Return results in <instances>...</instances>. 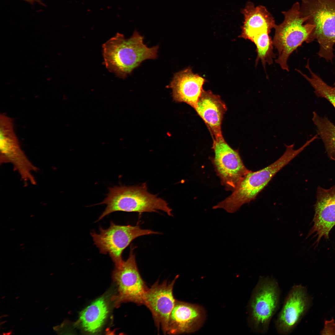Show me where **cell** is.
<instances>
[{
    "instance_id": "obj_1",
    "label": "cell",
    "mask_w": 335,
    "mask_h": 335,
    "mask_svg": "<svg viewBox=\"0 0 335 335\" xmlns=\"http://www.w3.org/2000/svg\"><path fill=\"white\" fill-rule=\"evenodd\" d=\"M144 38L135 30L128 39L118 33L105 43L103 54L107 69L124 78L144 61L156 59L159 46L149 47L144 43Z\"/></svg>"
},
{
    "instance_id": "obj_2",
    "label": "cell",
    "mask_w": 335,
    "mask_h": 335,
    "mask_svg": "<svg viewBox=\"0 0 335 335\" xmlns=\"http://www.w3.org/2000/svg\"><path fill=\"white\" fill-rule=\"evenodd\" d=\"M294 145L285 144L286 149L284 153L271 164L256 172L250 171L232 194L215 206L214 208H222L228 212L233 213L244 203L255 199L274 176L308 145L306 142L299 148L294 150Z\"/></svg>"
},
{
    "instance_id": "obj_3",
    "label": "cell",
    "mask_w": 335,
    "mask_h": 335,
    "mask_svg": "<svg viewBox=\"0 0 335 335\" xmlns=\"http://www.w3.org/2000/svg\"><path fill=\"white\" fill-rule=\"evenodd\" d=\"M106 198L99 204H104L105 209L97 221L115 212H157L161 210L172 216L168 204L156 195L150 193L145 183L132 186H114L109 189Z\"/></svg>"
},
{
    "instance_id": "obj_4",
    "label": "cell",
    "mask_w": 335,
    "mask_h": 335,
    "mask_svg": "<svg viewBox=\"0 0 335 335\" xmlns=\"http://www.w3.org/2000/svg\"><path fill=\"white\" fill-rule=\"evenodd\" d=\"M300 13L314 28L306 42L316 39L321 57L332 61L335 44V0H301Z\"/></svg>"
},
{
    "instance_id": "obj_5",
    "label": "cell",
    "mask_w": 335,
    "mask_h": 335,
    "mask_svg": "<svg viewBox=\"0 0 335 335\" xmlns=\"http://www.w3.org/2000/svg\"><path fill=\"white\" fill-rule=\"evenodd\" d=\"M281 291L278 281L269 276H260L248 306V323L258 334L267 333L271 320L278 310Z\"/></svg>"
},
{
    "instance_id": "obj_6",
    "label": "cell",
    "mask_w": 335,
    "mask_h": 335,
    "mask_svg": "<svg viewBox=\"0 0 335 335\" xmlns=\"http://www.w3.org/2000/svg\"><path fill=\"white\" fill-rule=\"evenodd\" d=\"M300 5L298 2L294 3L291 8L282 13L284 16L283 22L276 25L272 40L279 56L275 60L281 68L289 71L288 58L294 50L305 41L306 42L314 26L304 24L305 18L300 15Z\"/></svg>"
},
{
    "instance_id": "obj_7",
    "label": "cell",
    "mask_w": 335,
    "mask_h": 335,
    "mask_svg": "<svg viewBox=\"0 0 335 335\" xmlns=\"http://www.w3.org/2000/svg\"><path fill=\"white\" fill-rule=\"evenodd\" d=\"M98 234L94 231L91 233L94 244L99 248L100 253L109 254L115 265L123 261V251L134 239L143 235L159 234L151 230L141 229L138 226L119 225L112 221L108 228L104 229L100 226Z\"/></svg>"
},
{
    "instance_id": "obj_8",
    "label": "cell",
    "mask_w": 335,
    "mask_h": 335,
    "mask_svg": "<svg viewBox=\"0 0 335 335\" xmlns=\"http://www.w3.org/2000/svg\"><path fill=\"white\" fill-rule=\"evenodd\" d=\"M133 249L131 246L127 259L115 265L113 272L112 277L118 287L117 294L112 298L116 307L127 302L143 304L148 288L138 270Z\"/></svg>"
},
{
    "instance_id": "obj_9",
    "label": "cell",
    "mask_w": 335,
    "mask_h": 335,
    "mask_svg": "<svg viewBox=\"0 0 335 335\" xmlns=\"http://www.w3.org/2000/svg\"><path fill=\"white\" fill-rule=\"evenodd\" d=\"M213 140L212 162L216 173L226 189L233 191L250 170L244 165L238 150L232 148L223 136Z\"/></svg>"
},
{
    "instance_id": "obj_10",
    "label": "cell",
    "mask_w": 335,
    "mask_h": 335,
    "mask_svg": "<svg viewBox=\"0 0 335 335\" xmlns=\"http://www.w3.org/2000/svg\"><path fill=\"white\" fill-rule=\"evenodd\" d=\"M0 164L10 163L25 182L36 183L32 172L38 169L28 158L21 149L14 131L13 122L4 121L0 123Z\"/></svg>"
},
{
    "instance_id": "obj_11",
    "label": "cell",
    "mask_w": 335,
    "mask_h": 335,
    "mask_svg": "<svg viewBox=\"0 0 335 335\" xmlns=\"http://www.w3.org/2000/svg\"><path fill=\"white\" fill-rule=\"evenodd\" d=\"M176 276L171 282L165 280L162 283L155 282L148 288L143 299V304L150 310L155 324L159 331L161 328L167 334L170 315L175 305L176 300L173 293Z\"/></svg>"
},
{
    "instance_id": "obj_12",
    "label": "cell",
    "mask_w": 335,
    "mask_h": 335,
    "mask_svg": "<svg viewBox=\"0 0 335 335\" xmlns=\"http://www.w3.org/2000/svg\"><path fill=\"white\" fill-rule=\"evenodd\" d=\"M310 302L305 287L301 285H294L286 297L275 320L277 333L282 335L291 334L308 310Z\"/></svg>"
},
{
    "instance_id": "obj_13",
    "label": "cell",
    "mask_w": 335,
    "mask_h": 335,
    "mask_svg": "<svg viewBox=\"0 0 335 335\" xmlns=\"http://www.w3.org/2000/svg\"><path fill=\"white\" fill-rule=\"evenodd\" d=\"M206 318V312L202 306L176 300L169 316L167 334L194 333L202 327Z\"/></svg>"
},
{
    "instance_id": "obj_14",
    "label": "cell",
    "mask_w": 335,
    "mask_h": 335,
    "mask_svg": "<svg viewBox=\"0 0 335 335\" xmlns=\"http://www.w3.org/2000/svg\"><path fill=\"white\" fill-rule=\"evenodd\" d=\"M314 207V224L309 235L315 233L318 243L322 237L328 239L335 226V185L328 189L318 186Z\"/></svg>"
},
{
    "instance_id": "obj_15",
    "label": "cell",
    "mask_w": 335,
    "mask_h": 335,
    "mask_svg": "<svg viewBox=\"0 0 335 335\" xmlns=\"http://www.w3.org/2000/svg\"><path fill=\"white\" fill-rule=\"evenodd\" d=\"M205 82L189 67L175 73L168 87L172 89L175 101L185 103L194 109Z\"/></svg>"
},
{
    "instance_id": "obj_16",
    "label": "cell",
    "mask_w": 335,
    "mask_h": 335,
    "mask_svg": "<svg viewBox=\"0 0 335 335\" xmlns=\"http://www.w3.org/2000/svg\"><path fill=\"white\" fill-rule=\"evenodd\" d=\"M194 109L206 125L213 139L222 136L221 125L227 108L219 95L203 89Z\"/></svg>"
},
{
    "instance_id": "obj_17",
    "label": "cell",
    "mask_w": 335,
    "mask_h": 335,
    "mask_svg": "<svg viewBox=\"0 0 335 335\" xmlns=\"http://www.w3.org/2000/svg\"><path fill=\"white\" fill-rule=\"evenodd\" d=\"M242 13L244 20L240 37L245 39L252 41L255 36L264 31L270 32L276 25L274 17L264 6L255 7L248 2Z\"/></svg>"
},
{
    "instance_id": "obj_18",
    "label": "cell",
    "mask_w": 335,
    "mask_h": 335,
    "mask_svg": "<svg viewBox=\"0 0 335 335\" xmlns=\"http://www.w3.org/2000/svg\"><path fill=\"white\" fill-rule=\"evenodd\" d=\"M108 312L106 301L103 297L98 298L80 313V322L86 331L97 332L103 325Z\"/></svg>"
},
{
    "instance_id": "obj_19",
    "label": "cell",
    "mask_w": 335,
    "mask_h": 335,
    "mask_svg": "<svg viewBox=\"0 0 335 335\" xmlns=\"http://www.w3.org/2000/svg\"><path fill=\"white\" fill-rule=\"evenodd\" d=\"M312 120L330 159L335 161V125L328 118L313 113Z\"/></svg>"
},
{
    "instance_id": "obj_20",
    "label": "cell",
    "mask_w": 335,
    "mask_h": 335,
    "mask_svg": "<svg viewBox=\"0 0 335 335\" xmlns=\"http://www.w3.org/2000/svg\"><path fill=\"white\" fill-rule=\"evenodd\" d=\"M270 32L265 31L255 36L252 41L256 45L257 53L256 65L260 60L265 70L267 64L271 65L275 55L273 51V42L269 35Z\"/></svg>"
},
{
    "instance_id": "obj_21",
    "label": "cell",
    "mask_w": 335,
    "mask_h": 335,
    "mask_svg": "<svg viewBox=\"0 0 335 335\" xmlns=\"http://www.w3.org/2000/svg\"><path fill=\"white\" fill-rule=\"evenodd\" d=\"M311 75L309 77L299 69L297 71L310 84L314 89L315 95L318 97L324 98L329 101L335 108V87L329 86L310 69L308 60L306 66Z\"/></svg>"
},
{
    "instance_id": "obj_22",
    "label": "cell",
    "mask_w": 335,
    "mask_h": 335,
    "mask_svg": "<svg viewBox=\"0 0 335 335\" xmlns=\"http://www.w3.org/2000/svg\"><path fill=\"white\" fill-rule=\"evenodd\" d=\"M321 333L323 334H335V323L333 319L325 321L324 328Z\"/></svg>"
},
{
    "instance_id": "obj_23",
    "label": "cell",
    "mask_w": 335,
    "mask_h": 335,
    "mask_svg": "<svg viewBox=\"0 0 335 335\" xmlns=\"http://www.w3.org/2000/svg\"><path fill=\"white\" fill-rule=\"evenodd\" d=\"M31 4H33L35 3H37L39 4L45 6V5L42 2V0H23Z\"/></svg>"
},
{
    "instance_id": "obj_24",
    "label": "cell",
    "mask_w": 335,
    "mask_h": 335,
    "mask_svg": "<svg viewBox=\"0 0 335 335\" xmlns=\"http://www.w3.org/2000/svg\"></svg>"
},
{
    "instance_id": "obj_25",
    "label": "cell",
    "mask_w": 335,
    "mask_h": 335,
    "mask_svg": "<svg viewBox=\"0 0 335 335\" xmlns=\"http://www.w3.org/2000/svg\"></svg>"
}]
</instances>
